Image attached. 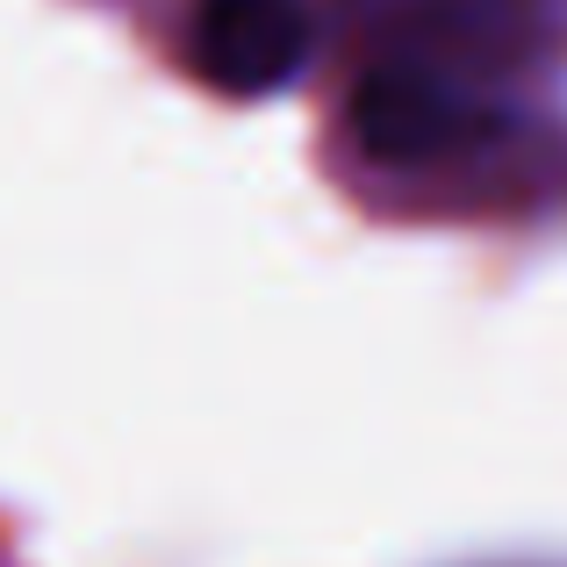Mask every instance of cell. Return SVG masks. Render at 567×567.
Masks as SVG:
<instances>
[{"label":"cell","instance_id":"6da1fadb","mask_svg":"<svg viewBox=\"0 0 567 567\" xmlns=\"http://www.w3.org/2000/svg\"><path fill=\"white\" fill-rule=\"evenodd\" d=\"M381 65L496 86L567 58V0H352Z\"/></svg>","mask_w":567,"mask_h":567},{"label":"cell","instance_id":"7a4b0ae2","mask_svg":"<svg viewBox=\"0 0 567 567\" xmlns=\"http://www.w3.org/2000/svg\"><path fill=\"white\" fill-rule=\"evenodd\" d=\"M346 130L367 166L381 173H439L467 166L511 137V109L488 86L439 80L416 65H374L346 101Z\"/></svg>","mask_w":567,"mask_h":567},{"label":"cell","instance_id":"3957f363","mask_svg":"<svg viewBox=\"0 0 567 567\" xmlns=\"http://www.w3.org/2000/svg\"><path fill=\"white\" fill-rule=\"evenodd\" d=\"M317 58L309 0H194L187 8V72L230 101H266L302 80Z\"/></svg>","mask_w":567,"mask_h":567}]
</instances>
